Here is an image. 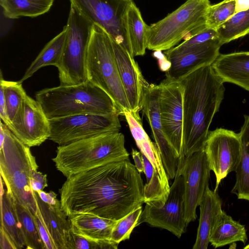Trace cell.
<instances>
[{
    "mask_svg": "<svg viewBox=\"0 0 249 249\" xmlns=\"http://www.w3.org/2000/svg\"><path fill=\"white\" fill-rule=\"evenodd\" d=\"M143 188L140 173L128 159L72 175L59 193L68 217L86 213L118 220L142 206Z\"/></svg>",
    "mask_w": 249,
    "mask_h": 249,
    "instance_id": "cell-1",
    "label": "cell"
},
{
    "mask_svg": "<svg viewBox=\"0 0 249 249\" xmlns=\"http://www.w3.org/2000/svg\"><path fill=\"white\" fill-rule=\"evenodd\" d=\"M180 81L183 87V149L185 158L204 150L210 124L219 110L225 89L212 65L198 69Z\"/></svg>",
    "mask_w": 249,
    "mask_h": 249,
    "instance_id": "cell-2",
    "label": "cell"
},
{
    "mask_svg": "<svg viewBox=\"0 0 249 249\" xmlns=\"http://www.w3.org/2000/svg\"><path fill=\"white\" fill-rule=\"evenodd\" d=\"M124 135L109 133L58 146L52 159L57 170L67 178L110 162L129 159Z\"/></svg>",
    "mask_w": 249,
    "mask_h": 249,
    "instance_id": "cell-3",
    "label": "cell"
},
{
    "mask_svg": "<svg viewBox=\"0 0 249 249\" xmlns=\"http://www.w3.org/2000/svg\"><path fill=\"white\" fill-rule=\"evenodd\" d=\"M35 97L49 119L85 113L120 114L109 96L89 80L45 88Z\"/></svg>",
    "mask_w": 249,
    "mask_h": 249,
    "instance_id": "cell-4",
    "label": "cell"
},
{
    "mask_svg": "<svg viewBox=\"0 0 249 249\" xmlns=\"http://www.w3.org/2000/svg\"><path fill=\"white\" fill-rule=\"evenodd\" d=\"M5 137L0 144V172L7 190L14 199L34 213L36 199L31 187L32 175L37 170L36 158L30 147L18 138L3 123Z\"/></svg>",
    "mask_w": 249,
    "mask_h": 249,
    "instance_id": "cell-5",
    "label": "cell"
},
{
    "mask_svg": "<svg viewBox=\"0 0 249 249\" xmlns=\"http://www.w3.org/2000/svg\"><path fill=\"white\" fill-rule=\"evenodd\" d=\"M87 80L107 93L121 115L130 111L121 79L111 37L100 26L93 24L87 58Z\"/></svg>",
    "mask_w": 249,
    "mask_h": 249,
    "instance_id": "cell-6",
    "label": "cell"
},
{
    "mask_svg": "<svg viewBox=\"0 0 249 249\" xmlns=\"http://www.w3.org/2000/svg\"><path fill=\"white\" fill-rule=\"evenodd\" d=\"M209 0H186L165 18L147 25V49L166 51L208 28L206 16Z\"/></svg>",
    "mask_w": 249,
    "mask_h": 249,
    "instance_id": "cell-7",
    "label": "cell"
},
{
    "mask_svg": "<svg viewBox=\"0 0 249 249\" xmlns=\"http://www.w3.org/2000/svg\"><path fill=\"white\" fill-rule=\"evenodd\" d=\"M93 24L72 5L67 23V36L58 71L60 85L87 81V58Z\"/></svg>",
    "mask_w": 249,
    "mask_h": 249,
    "instance_id": "cell-8",
    "label": "cell"
},
{
    "mask_svg": "<svg viewBox=\"0 0 249 249\" xmlns=\"http://www.w3.org/2000/svg\"><path fill=\"white\" fill-rule=\"evenodd\" d=\"M119 113L79 114L49 119V140L66 145L89 138L120 132Z\"/></svg>",
    "mask_w": 249,
    "mask_h": 249,
    "instance_id": "cell-9",
    "label": "cell"
},
{
    "mask_svg": "<svg viewBox=\"0 0 249 249\" xmlns=\"http://www.w3.org/2000/svg\"><path fill=\"white\" fill-rule=\"evenodd\" d=\"M132 0H70L84 17L105 30L134 57L127 30V15Z\"/></svg>",
    "mask_w": 249,
    "mask_h": 249,
    "instance_id": "cell-10",
    "label": "cell"
},
{
    "mask_svg": "<svg viewBox=\"0 0 249 249\" xmlns=\"http://www.w3.org/2000/svg\"><path fill=\"white\" fill-rule=\"evenodd\" d=\"M159 86L163 132L179 158V167L185 159L183 149V87L180 81H171L166 78Z\"/></svg>",
    "mask_w": 249,
    "mask_h": 249,
    "instance_id": "cell-11",
    "label": "cell"
},
{
    "mask_svg": "<svg viewBox=\"0 0 249 249\" xmlns=\"http://www.w3.org/2000/svg\"><path fill=\"white\" fill-rule=\"evenodd\" d=\"M208 166L215 176L214 191L221 181L235 171L240 161L241 143L238 133L223 128L210 131L204 149Z\"/></svg>",
    "mask_w": 249,
    "mask_h": 249,
    "instance_id": "cell-12",
    "label": "cell"
},
{
    "mask_svg": "<svg viewBox=\"0 0 249 249\" xmlns=\"http://www.w3.org/2000/svg\"><path fill=\"white\" fill-rule=\"evenodd\" d=\"M184 193L183 176L176 175L164 204L160 207L146 204L140 224L145 222L151 227L165 229L179 238L188 226L185 215Z\"/></svg>",
    "mask_w": 249,
    "mask_h": 249,
    "instance_id": "cell-13",
    "label": "cell"
},
{
    "mask_svg": "<svg viewBox=\"0 0 249 249\" xmlns=\"http://www.w3.org/2000/svg\"><path fill=\"white\" fill-rule=\"evenodd\" d=\"M210 171L204 151L185 158L178 167L176 175H181L183 178L185 215L187 226L197 218L196 209L209 187Z\"/></svg>",
    "mask_w": 249,
    "mask_h": 249,
    "instance_id": "cell-14",
    "label": "cell"
},
{
    "mask_svg": "<svg viewBox=\"0 0 249 249\" xmlns=\"http://www.w3.org/2000/svg\"><path fill=\"white\" fill-rule=\"evenodd\" d=\"M8 128L30 147L39 146L50 136L49 119L40 104L28 95Z\"/></svg>",
    "mask_w": 249,
    "mask_h": 249,
    "instance_id": "cell-15",
    "label": "cell"
},
{
    "mask_svg": "<svg viewBox=\"0 0 249 249\" xmlns=\"http://www.w3.org/2000/svg\"><path fill=\"white\" fill-rule=\"evenodd\" d=\"M159 96V85L150 84L146 82L143 87L141 110L150 126L168 178L172 179L176 176L179 160L163 132L160 112Z\"/></svg>",
    "mask_w": 249,
    "mask_h": 249,
    "instance_id": "cell-16",
    "label": "cell"
},
{
    "mask_svg": "<svg viewBox=\"0 0 249 249\" xmlns=\"http://www.w3.org/2000/svg\"><path fill=\"white\" fill-rule=\"evenodd\" d=\"M112 41L119 72L130 111L135 116L139 117L143 87L147 81L143 77L134 57L112 39Z\"/></svg>",
    "mask_w": 249,
    "mask_h": 249,
    "instance_id": "cell-17",
    "label": "cell"
},
{
    "mask_svg": "<svg viewBox=\"0 0 249 249\" xmlns=\"http://www.w3.org/2000/svg\"><path fill=\"white\" fill-rule=\"evenodd\" d=\"M222 45L217 38L188 53L166 59L169 66L166 71V78L180 81L198 69L212 65L220 54Z\"/></svg>",
    "mask_w": 249,
    "mask_h": 249,
    "instance_id": "cell-18",
    "label": "cell"
},
{
    "mask_svg": "<svg viewBox=\"0 0 249 249\" xmlns=\"http://www.w3.org/2000/svg\"><path fill=\"white\" fill-rule=\"evenodd\" d=\"M123 115L128 124L131 133L141 153L152 163L158 174L162 185L169 194L170 186L169 178L163 164L158 147L151 141L143 128L140 117H137L131 111L124 112Z\"/></svg>",
    "mask_w": 249,
    "mask_h": 249,
    "instance_id": "cell-19",
    "label": "cell"
},
{
    "mask_svg": "<svg viewBox=\"0 0 249 249\" xmlns=\"http://www.w3.org/2000/svg\"><path fill=\"white\" fill-rule=\"evenodd\" d=\"M212 66L224 83L249 91V52L220 54Z\"/></svg>",
    "mask_w": 249,
    "mask_h": 249,
    "instance_id": "cell-20",
    "label": "cell"
},
{
    "mask_svg": "<svg viewBox=\"0 0 249 249\" xmlns=\"http://www.w3.org/2000/svg\"><path fill=\"white\" fill-rule=\"evenodd\" d=\"M34 194L42 220L56 249H67L71 223L61 208L60 201L55 205L49 204L40 198L36 191Z\"/></svg>",
    "mask_w": 249,
    "mask_h": 249,
    "instance_id": "cell-21",
    "label": "cell"
},
{
    "mask_svg": "<svg viewBox=\"0 0 249 249\" xmlns=\"http://www.w3.org/2000/svg\"><path fill=\"white\" fill-rule=\"evenodd\" d=\"M222 201L218 193L207 187L199 205L200 217L193 249H207L213 228L222 212Z\"/></svg>",
    "mask_w": 249,
    "mask_h": 249,
    "instance_id": "cell-22",
    "label": "cell"
},
{
    "mask_svg": "<svg viewBox=\"0 0 249 249\" xmlns=\"http://www.w3.org/2000/svg\"><path fill=\"white\" fill-rule=\"evenodd\" d=\"M72 231L84 236L95 240H110L117 220L86 213L68 216Z\"/></svg>",
    "mask_w": 249,
    "mask_h": 249,
    "instance_id": "cell-23",
    "label": "cell"
},
{
    "mask_svg": "<svg viewBox=\"0 0 249 249\" xmlns=\"http://www.w3.org/2000/svg\"><path fill=\"white\" fill-rule=\"evenodd\" d=\"M247 240L245 225L234 220L223 211L213 228L209 243L216 249L236 242L245 244Z\"/></svg>",
    "mask_w": 249,
    "mask_h": 249,
    "instance_id": "cell-24",
    "label": "cell"
},
{
    "mask_svg": "<svg viewBox=\"0 0 249 249\" xmlns=\"http://www.w3.org/2000/svg\"><path fill=\"white\" fill-rule=\"evenodd\" d=\"M241 143L240 161L236 169V180L231 193L238 199L249 202V115H244V124L238 133Z\"/></svg>",
    "mask_w": 249,
    "mask_h": 249,
    "instance_id": "cell-25",
    "label": "cell"
},
{
    "mask_svg": "<svg viewBox=\"0 0 249 249\" xmlns=\"http://www.w3.org/2000/svg\"><path fill=\"white\" fill-rule=\"evenodd\" d=\"M1 226L14 244L17 249L26 246L21 229L11 194L3 188L1 179Z\"/></svg>",
    "mask_w": 249,
    "mask_h": 249,
    "instance_id": "cell-26",
    "label": "cell"
},
{
    "mask_svg": "<svg viewBox=\"0 0 249 249\" xmlns=\"http://www.w3.org/2000/svg\"><path fill=\"white\" fill-rule=\"evenodd\" d=\"M66 36L67 27L65 26L63 30L44 46L19 81L23 83L42 67L52 65L57 68L64 51Z\"/></svg>",
    "mask_w": 249,
    "mask_h": 249,
    "instance_id": "cell-27",
    "label": "cell"
},
{
    "mask_svg": "<svg viewBox=\"0 0 249 249\" xmlns=\"http://www.w3.org/2000/svg\"><path fill=\"white\" fill-rule=\"evenodd\" d=\"M54 0H0L4 16L17 19L22 17L35 18L47 13Z\"/></svg>",
    "mask_w": 249,
    "mask_h": 249,
    "instance_id": "cell-28",
    "label": "cell"
},
{
    "mask_svg": "<svg viewBox=\"0 0 249 249\" xmlns=\"http://www.w3.org/2000/svg\"><path fill=\"white\" fill-rule=\"evenodd\" d=\"M147 25L139 9L132 0L127 15V30L134 56L145 53Z\"/></svg>",
    "mask_w": 249,
    "mask_h": 249,
    "instance_id": "cell-29",
    "label": "cell"
},
{
    "mask_svg": "<svg viewBox=\"0 0 249 249\" xmlns=\"http://www.w3.org/2000/svg\"><path fill=\"white\" fill-rule=\"evenodd\" d=\"M14 201L24 236L26 249H45L39 232L35 213L28 207L20 204L15 199Z\"/></svg>",
    "mask_w": 249,
    "mask_h": 249,
    "instance_id": "cell-30",
    "label": "cell"
},
{
    "mask_svg": "<svg viewBox=\"0 0 249 249\" xmlns=\"http://www.w3.org/2000/svg\"><path fill=\"white\" fill-rule=\"evenodd\" d=\"M218 39L227 43L249 34V9L236 12L216 29Z\"/></svg>",
    "mask_w": 249,
    "mask_h": 249,
    "instance_id": "cell-31",
    "label": "cell"
},
{
    "mask_svg": "<svg viewBox=\"0 0 249 249\" xmlns=\"http://www.w3.org/2000/svg\"><path fill=\"white\" fill-rule=\"evenodd\" d=\"M21 82L5 80L0 73V86L3 90L8 115L11 122L27 95Z\"/></svg>",
    "mask_w": 249,
    "mask_h": 249,
    "instance_id": "cell-32",
    "label": "cell"
},
{
    "mask_svg": "<svg viewBox=\"0 0 249 249\" xmlns=\"http://www.w3.org/2000/svg\"><path fill=\"white\" fill-rule=\"evenodd\" d=\"M217 38L216 30L207 28L184 40L177 46L165 51L164 53L168 59L188 53Z\"/></svg>",
    "mask_w": 249,
    "mask_h": 249,
    "instance_id": "cell-33",
    "label": "cell"
},
{
    "mask_svg": "<svg viewBox=\"0 0 249 249\" xmlns=\"http://www.w3.org/2000/svg\"><path fill=\"white\" fill-rule=\"evenodd\" d=\"M142 210V207L141 206L117 220L110 240L119 244L122 241L129 239L133 229L140 225Z\"/></svg>",
    "mask_w": 249,
    "mask_h": 249,
    "instance_id": "cell-34",
    "label": "cell"
},
{
    "mask_svg": "<svg viewBox=\"0 0 249 249\" xmlns=\"http://www.w3.org/2000/svg\"><path fill=\"white\" fill-rule=\"evenodd\" d=\"M235 13V0H223L218 3L211 4L206 13V25L216 30Z\"/></svg>",
    "mask_w": 249,
    "mask_h": 249,
    "instance_id": "cell-35",
    "label": "cell"
},
{
    "mask_svg": "<svg viewBox=\"0 0 249 249\" xmlns=\"http://www.w3.org/2000/svg\"><path fill=\"white\" fill-rule=\"evenodd\" d=\"M119 244L111 240H95L74 232L70 229L67 249H117Z\"/></svg>",
    "mask_w": 249,
    "mask_h": 249,
    "instance_id": "cell-36",
    "label": "cell"
},
{
    "mask_svg": "<svg viewBox=\"0 0 249 249\" xmlns=\"http://www.w3.org/2000/svg\"><path fill=\"white\" fill-rule=\"evenodd\" d=\"M37 227L41 238L44 244L45 249H56V246L46 229L42 220L39 210L37 207V210L35 213Z\"/></svg>",
    "mask_w": 249,
    "mask_h": 249,
    "instance_id": "cell-37",
    "label": "cell"
},
{
    "mask_svg": "<svg viewBox=\"0 0 249 249\" xmlns=\"http://www.w3.org/2000/svg\"><path fill=\"white\" fill-rule=\"evenodd\" d=\"M31 184L33 191L43 190L48 186L47 175L37 170L34 171L32 175Z\"/></svg>",
    "mask_w": 249,
    "mask_h": 249,
    "instance_id": "cell-38",
    "label": "cell"
},
{
    "mask_svg": "<svg viewBox=\"0 0 249 249\" xmlns=\"http://www.w3.org/2000/svg\"><path fill=\"white\" fill-rule=\"evenodd\" d=\"M0 120L8 127L11 124V121L8 115L5 100L3 89L0 86Z\"/></svg>",
    "mask_w": 249,
    "mask_h": 249,
    "instance_id": "cell-39",
    "label": "cell"
},
{
    "mask_svg": "<svg viewBox=\"0 0 249 249\" xmlns=\"http://www.w3.org/2000/svg\"><path fill=\"white\" fill-rule=\"evenodd\" d=\"M0 249H17L13 242L1 227L0 228Z\"/></svg>",
    "mask_w": 249,
    "mask_h": 249,
    "instance_id": "cell-40",
    "label": "cell"
},
{
    "mask_svg": "<svg viewBox=\"0 0 249 249\" xmlns=\"http://www.w3.org/2000/svg\"><path fill=\"white\" fill-rule=\"evenodd\" d=\"M40 198L45 203L51 205L57 204L59 200L56 198L57 194L53 191L46 193L43 190L36 191Z\"/></svg>",
    "mask_w": 249,
    "mask_h": 249,
    "instance_id": "cell-41",
    "label": "cell"
},
{
    "mask_svg": "<svg viewBox=\"0 0 249 249\" xmlns=\"http://www.w3.org/2000/svg\"><path fill=\"white\" fill-rule=\"evenodd\" d=\"M131 154L135 162V166L138 171L140 173L143 172V163L141 153L132 148Z\"/></svg>",
    "mask_w": 249,
    "mask_h": 249,
    "instance_id": "cell-42",
    "label": "cell"
},
{
    "mask_svg": "<svg viewBox=\"0 0 249 249\" xmlns=\"http://www.w3.org/2000/svg\"><path fill=\"white\" fill-rule=\"evenodd\" d=\"M249 9V0H235L236 12L247 10Z\"/></svg>",
    "mask_w": 249,
    "mask_h": 249,
    "instance_id": "cell-43",
    "label": "cell"
},
{
    "mask_svg": "<svg viewBox=\"0 0 249 249\" xmlns=\"http://www.w3.org/2000/svg\"><path fill=\"white\" fill-rule=\"evenodd\" d=\"M244 249H249V244L243 248Z\"/></svg>",
    "mask_w": 249,
    "mask_h": 249,
    "instance_id": "cell-44",
    "label": "cell"
}]
</instances>
